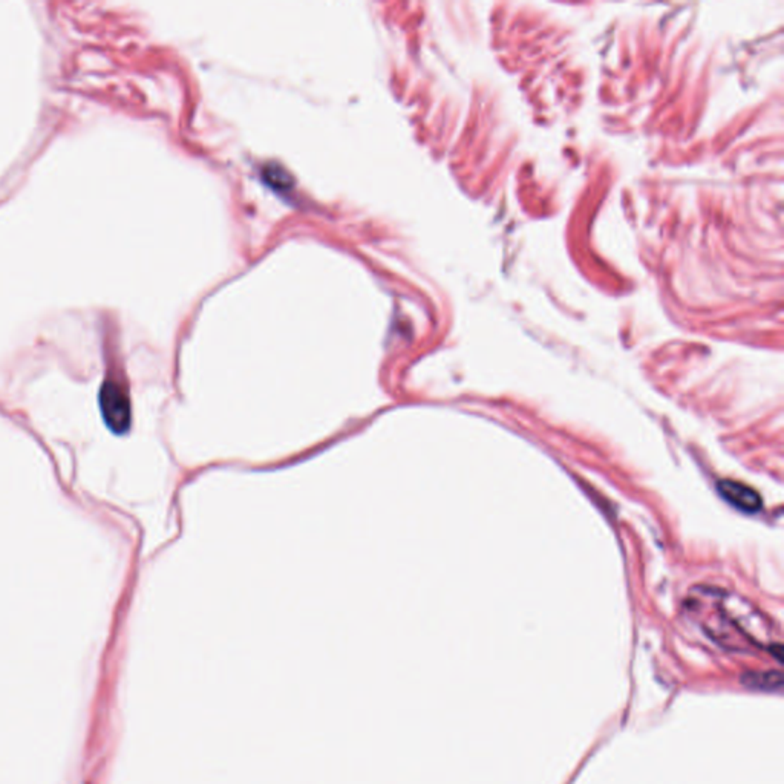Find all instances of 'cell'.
I'll return each mask as SVG.
<instances>
[{
	"label": "cell",
	"instance_id": "1",
	"mask_svg": "<svg viewBox=\"0 0 784 784\" xmlns=\"http://www.w3.org/2000/svg\"><path fill=\"white\" fill-rule=\"evenodd\" d=\"M100 408L107 426L115 434H124L131 426V403L124 387L107 380L100 391Z\"/></svg>",
	"mask_w": 784,
	"mask_h": 784
},
{
	"label": "cell",
	"instance_id": "3",
	"mask_svg": "<svg viewBox=\"0 0 784 784\" xmlns=\"http://www.w3.org/2000/svg\"><path fill=\"white\" fill-rule=\"evenodd\" d=\"M743 684L749 688L755 689H764V691H775L781 689L783 686V676L780 672H764V674H746L743 677Z\"/></svg>",
	"mask_w": 784,
	"mask_h": 784
},
{
	"label": "cell",
	"instance_id": "2",
	"mask_svg": "<svg viewBox=\"0 0 784 784\" xmlns=\"http://www.w3.org/2000/svg\"><path fill=\"white\" fill-rule=\"evenodd\" d=\"M719 492L731 505H734L738 510L755 513L762 509V498L752 487H749L743 483L731 481V479H723L719 483Z\"/></svg>",
	"mask_w": 784,
	"mask_h": 784
}]
</instances>
